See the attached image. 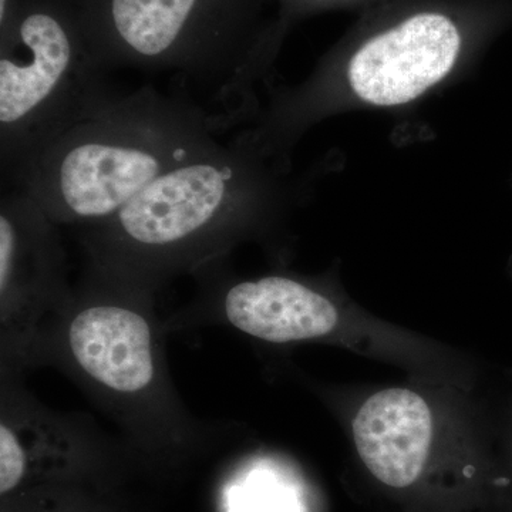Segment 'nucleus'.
Masks as SVG:
<instances>
[{"label":"nucleus","instance_id":"obj_1","mask_svg":"<svg viewBox=\"0 0 512 512\" xmlns=\"http://www.w3.org/2000/svg\"><path fill=\"white\" fill-rule=\"evenodd\" d=\"M224 123L190 96L107 92L20 167L3 191L55 222L109 220L157 178L218 143Z\"/></svg>","mask_w":512,"mask_h":512},{"label":"nucleus","instance_id":"obj_2","mask_svg":"<svg viewBox=\"0 0 512 512\" xmlns=\"http://www.w3.org/2000/svg\"><path fill=\"white\" fill-rule=\"evenodd\" d=\"M272 194L245 138L218 141L96 222L93 245L104 264L127 275L191 265L237 237Z\"/></svg>","mask_w":512,"mask_h":512},{"label":"nucleus","instance_id":"obj_3","mask_svg":"<svg viewBox=\"0 0 512 512\" xmlns=\"http://www.w3.org/2000/svg\"><path fill=\"white\" fill-rule=\"evenodd\" d=\"M262 0H79L101 72H173L212 94L221 107L244 92L249 73L281 26L261 30Z\"/></svg>","mask_w":512,"mask_h":512},{"label":"nucleus","instance_id":"obj_4","mask_svg":"<svg viewBox=\"0 0 512 512\" xmlns=\"http://www.w3.org/2000/svg\"><path fill=\"white\" fill-rule=\"evenodd\" d=\"M109 92L79 0H20L0 26L2 190L45 144Z\"/></svg>","mask_w":512,"mask_h":512},{"label":"nucleus","instance_id":"obj_5","mask_svg":"<svg viewBox=\"0 0 512 512\" xmlns=\"http://www.w3.org/2000/svg\"><path fill=\"white\" fill-rule=\"evenodd\" d=\"M481 9L427 3L382 20L356 43L348 64L357 99L377 107L402 106L440 83L467 49Z\"/></svg>","mask_w":512,"mask_h":512},{"label":"nucleus","instance_id":"obj_6","mask_svg":"<svg viewBox=\"0 0 512 512\" xmlns=\"http://www.w3.org/2000/svg\"><path fill=\"white\" fill-rule=\"evenodd\" d=\"M352 429L360 460L376 480L396 490L419 480L433 437L423 397L402 387L380 390L360 407Z\"/></svg>","mask_w":512,"mask_h":512},{"label":"nucleus","instance_id":"obj_7","mask_svg":"<svg viewBox=\"0 0 512 512\" xmlns=\"http://www.w3.org/2000/svg\"><path fill=\"white\" fill-rule=\"evenodd\" d=\"M69 345L84 372L114 392H140L153 382V336L134 309L111 303L82 309L70 323Z\"/></svg>","mask_w":512,"mask_h":512},{"label":"nucleus","instance_id":"obj_8","mask_svg":"<svg viewBox=\"0 0 512 512\" xmlns=\"http://www.w3.org/2000/svg\"><path fill=\"white\" fill-rule=\"evenodd\" d=\"M224 312L241 332L274 343L322 338L339 319L326 296L286 276L232 284L224 295Z\"/></svg>","mask_w":512,"mask_h":512},{"label":"nucleus","instance_id":"obj_9","mask_svg":"<svg viewBox=\"0 0 512 512\" xmlns=\"http://www.w3.org/2000/svg\"><path fill=\"white\" fill-rule=\"evenodd\" d=\"M0 293L2 301H26L53 291L60 281L62 252L53 221L29 195L2 192Z\"/></svg>","mask_w":512,"mask_h":512},{"label":"nucleus","instance_id":"obj_10","mask_svg":"<svg viewBox=\"0 0 512 512\" xmlns=\"http://www.w3.org/2000/svg\"><path fill=\"white\" fill-rule=\"evenodd\" d=\"M28 456L25 448L8 424L0 426V493L6 494L25 476Z\"/></svg>","mask_w":512,"mask_h":512},{"label":"nucleus","instance_id":"obj_11","mask_svg":"<svg viewBox=\"0 0 512 512\" xmlns=\"http://www.w3.org/2000/svg\"><path fill=\"white\" fill-rule=\"evenodd\" d=\"M282 2V15L284 18L289 19L295 15H301V13L309 12L320 6L335 5V3L352 2V0H281ZM282 20V22H284ZM281 22V26H282Z\"/></svg>","mask_w":512,"mask_h":512},{"label":"nucleus","instance_id":"obj_12","mask_svg":"<svg viewBox=\"0 0 512 512\" xmlns=\"http://www.w3.org/2000/svg\"><path fill=\"white\" fill-rule=\"evenodd\" d=\"M252 512H281L282 503L275 494H262L252 495L251 504H249Z\"/></svg>","mask_w":512,"mask_h":512}]
</instances>
